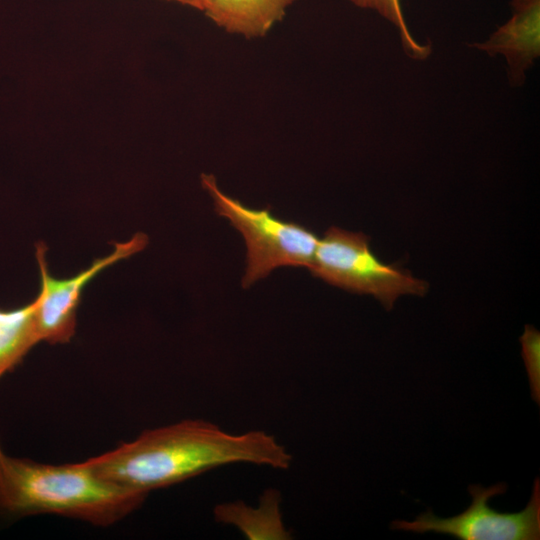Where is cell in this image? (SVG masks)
Masks as SVG:
<instances>
[{
    "mask_svg": "<svg viewBox=\"0 0 540 540\" xmlns=\"http://www.w3.org/2000/svg\"><path fill=\"white\" fill-rule=\"evenodd\" d=\"M291 460L266 432L230 434L213 423L189 419L144 431L83 463L99 478L147 495L223 465L244 462L287 469Z\"/></svg>",
    "mask_w": 540,
    "mask_h": 540,
    "instance_id": "cell-1",
    "label": "cell"
},
{
    "mask_svg": "<svg viewBox=\"0 0 540 540\" xmlns=\"http://www.w3.org/2000/svg\"><path fill=\"white\" fill-rule=\"evenodd\" d=\"M146 496L99 478L83 462L51 465L13 458L0 445L2 514H55L109 526L136 510Z\"/></svg>",
    "mask_w": 540,
    "mask_h": 540,
    "instance_id": "cell-2",
    "label": "cell"
},
{
    "mask_svg": "<svg viewBox=\"0 0 540 540\" xmlns=\"http://www.w3.org/2000/svg\"><path fill=\"white\" fill-rule=\"evenodd\" d=\"M202 187L214 203L220 216L227 218L243 236L246 243V270L243 288H249L282 266L309 267L319 237L294 221L275 217L271 207L253 209L225 194L212 174L201 175Z\"/></svg>",
    "mask_w": 540,
    "mask_h": 540,
    "instance_id": "cell-3",
    "label": "cell"
},
{
    "mask_svg": "<svg viewBox=\"0 0 540 540\" xmlns=\"http://www.w3.org/2000/svg\"><path fill=\"white\" fill-rule=\"evenodd\" d=\"M314 277L352 293L377 298L386 310L393 308L402 295L423 296L426 281L396 264H386L372 252L369 237L330 227L319 239L313 260L308 267Z\"/></svg>",
    "mask_w": 540,
    "mask_h": 540,
    "instance_id": "cell-4",
    "label": "cell"
},
{
    "mask_svg": "<svg viewBox=\"0 0 540 540\" xmlns=\"http://www.w3.org/2000/svg\"><path fill=\"white\" fill-rule=\"evenodd\" d=\"M505 483L484 488L471 485L470 506L454 517L439 518L432 512L420 514L414 521L395 520L392 529L416 533L449 534L462 540H539L540 539V481H534L530 500L518 513H500L489 506V499L503 494Z\"/></svg>",
    "mask_w": 540,
    "mask_h": 540,
    "instance_id": "cell-5",
    "label": "cell"
},
{
    "mask_svg": "<svg viewBox=\"0 0 540 540\" xmlns=\"http://www.w3.org/2000/svg\"><path fill=\"white\" fill-rule=\"evenodd\" d=\"M149 242L145 233L137 232L126 242L114 244V250L98 258L76 275L58 279L48 272L47 247L36 244V259L40 269V292L34 299L35 322L40 342L69 343L76 332L77 309L85 286L105 268L142 251Z\"/></svg>",
    "mask_w": 540,
    "mask_h": 540,
    "instance_id": "cell-6",
    "label": "cell"
},
{
    "mask_svg": "<svg viewBox=\"0 0 540 540\" xmlns=\"http://www.w3.org/2000/svg\"><path fill=\"white\" fill-rule=\"evenodd\" d=\"M513 16L488 41L474 44L489 55L503 54L511 83L521 85L524 72L540 54V0H511Z\"/></svg>",
    "mask_w": 540,
    "mask_h": 540,
    "instance_id": "cell-7",
    "label": "cell"
},
{
    "mask_svg": "<svg viewBox=\"0 0 540 540\" xmlns=\"http://www.w3.org/2000/svg\"><path fill=\"white\" fill-rule=\"evenodd\" d=\"M296 0H207L202 12L228 33L265 36Z\"/></svg>",
    "mask_w": 540,
    "mask_h": 540,
    "instance_id": "cell-8",
    "label": "cell"
},
{
    "mask_svg": "<svg viewBox=\"0 0 540 540\" xmlns=\"http://www.w3.org/2000/svg\"><path fill=\"white\" fill-rule=\"evenodd\" d=\"M280 501L279 492L268 489L260 498L257 508L240 501L224 503L214 508V517L216 521L236 526L250 540L291 539L290 532L282 522Z\"/></svg>",
    "mask_w": 540,
    "mask_h": 540,
    "instance_id": "cell-9",
    "label": "cell"
},
{
    "mask_svg": "<svg viewBox=\"0 0 540 540\" xmlns=\"http://www.w3.org/2000/svg\"><path fill=\"white\" fill-rule=\"evenodd\" d=\"M34 300L13 309L0 308V378L19 365L40 342Z\"/></svg>",
    "mask_w": 540,
    "mask_h": 540,
    "instance_id": "cell-10",
    "label": "cell"
},
{
    "mask_svg": "<svg viewBox=\"0 0 540 540\" xmlns=\"http://www.w3.org/2000/svg\"><path fill=\"white\" fill-rule=\"evenodd\" d=\"M360 8L376 10L400 31L405 52L413 59L423 60L431 52V46L418 44L411 36L401 9L400 0H348Z\"/></svg>",
    "mask_w": 540,
    "mask_h": 540,
    "instance_id": "cell-11",
    "label": "cell"
},
{
    "mask_svg": "<svg viewBox=\"0 0 540 540\" xmlns=\"http://www.w3.org/2000/svg\"><path fill=\"white\" fill-rule=\"evenodd\" d=\"M521 355L526 367L531 396L540 403V333L531 325L525 326L520 337Z\"/></svg>",
    "mask_w": 540,
    "mask_h": 540,
    "instance_id": "cell-12",
    "label": "cell"
},
{
    "mask_svg": "<svg viewBox=\"0 0 540 540\" xmlns=\"http://www.w3.org/2000/svg\"><path fill=\"white\" fill-rule=\"evenodd\" d=\"M166 1L177 2L179 4L186 5L200 11H203L205 4L207 2V0H166Z\"/></svg>",
    "mask_w": 540,
    "mask_h": 540,
    "instance_id": "cell-13",
    "label": "cell"
}]
</instances>
